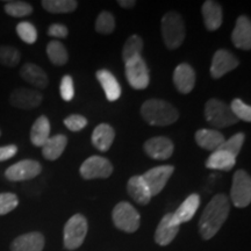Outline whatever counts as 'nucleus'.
<instances>
[{"mask_svg":"<svg viewBox=\"0 0 251 251\" xmlns=\"http://www.w3.org/2000/svg\"><path fill=\"white\" fill-rule=\"evenodd\" d=\"M230 212V200L224 193L212 198L203 209L199 221V234L203 240H211L228 219Z\"/></svg>","mask_w":251,"mask_h":251,"instance_id":"nucleus-1","label":"nucleus"},{"mask_svg":"<svg viewBox=\"0 0 251 251\" xmlns=\"http://www.w3.org/2000/svg\"><path fill=\"white\" fill-rule=\"evenodd\" d=\"M143 120L150 126L165 127L175 124L179 118V112L170 102L162 99H149L141 107Z\"/></svg>","mask_w":251,"mask_h":251,"instance_id":"nucleus-2","label":"nucleus"},{"mask_svg":"<svg viewBox=\"0 0 251 251\" xmlns=\"http://www.w3.org/2000/svg\"><path fill=\"white\" fill-rule=\"evenodd\" d=\"M162 37L164 41L166 48L174 50L179 48L183 45L185 34L184 20L181 15L177 12H168L162 18Z\"/></svg>","mask_w":251,"mask_h":251,"instance_id":"nucleus-3","label":"nucleus"},{"mask_svg":"<svg viewBox=\"0 0 251 251\" xmlns=\"http://www.w3.org/2000/svg\"><path fill=\"white\" fill-rule=\"evenodd\" d=\"M89 226L84 215L75 214L68 220L63 230V242L68 250H75L79 248L85 241Z\"/></svg>","mask_w":251,"mask_h":251,"instance_id":"nucleus-4","label":"nucleus"},{"mask_svg":"<svg viewBox=\"0 0 251 251\" xmlns=\"http://www.w3.org/2000/svg\"><path fill=\"white\" fill-rule=\"evenodd\" d=\"M205 118L215 128L230 127L237 124V119L227 103L219 99H209L205 105Z\"/></svg>","mask_w":251,"mask_h":251,"instance_id":"nucleus-5","label":"nucleus"},{"mask_svg":"<svg viewBox=\"0 0 251 251\" xmlns=\"http://www.w3.org/2000/svg\"><path fill=\"white\" fill-rule=\"evenodd\" d=\"M113 224L126 233H135L140 228L141 216L139 212L127 201L119 202L112 213Z\"/></svg>","mask_w":251,"mask_h":251,"instance_id":"nucleus-6","label":"nucleus"},{"mask_svg":"<svg viewBox=\"0 0 251 251\" xmlns=\"http://www.w3.org/2000/svg\"><path fill=\"white\" fill-rule=\"evenodd\" d=\"M231 202L237 208H244L251 202V178L244 170L235 172L230 190Z\"/></svg>","mask_w":251,"mask_h":251,"instance_id":"nucleus-7","label":"nucleus"},{"mask_svg":"<svg viewBox=\"0 0 251 251\" xmlns=\"http://www.w3.org/2000/svg\"><path fill=\"white\" fill-rule=\"evenodd\" d=\"M126 78L135 90L147 89L150 83L149 69L142 56L135 57L125 63Z\"/></svg>","mask_w":251,"mask_h":251,"instance_id":"nucleus-8","label":"nucleus"},{"mask_svg":"<svg viewBox=\"0 0 251 251\" xmlns=\"http://www.w3.org/2000/svg\"><path fill=\"white\" fill-rule=\"evenodd\" d=\"M79 174L86 180L105 179L113 174V165L105 157L91 156L81 164Z\"/></svg>","mask_w":251,"mask_h":251,"instance_id":"nucleus-9","label":"nucleus"},{"mask_svg":"<svg viewBox=\"0 0 251 251\" xmlns=\"http://www.w3.org/2000/svg\"><path fill=\"white\" fill-rule=\"evenodd\" d=\"M42 172V165L34 159H24L11 165L5 171L6 179L9 181H26L34 179Z\"/></svg>","mask_w":251,"mask_h":251,"instance_id":"nucleus-10","label":"nucleus"},{"mask_svg":"<svg viewBox=\"0 0 251 251\" xmlns=\"http://www.w3.org/2000/svg\"><path fill=\"white\" fill-rule=\"evenodd\" d=\"M174 171L175 168L172 165H161L144 172L142 178L144 183L148 186L151 197L157 196L161 191H163V188L165 187Z\"/></svg>","mask_w":251,"mask_h":251,"instance_id":"nucleus-11","label":"nucleus"},{"mask_svg":"<svg viewBox=\"0 0 251 251\" xmlns=\"http://www.w3.org/2000/svg\"><path fill=\"white\" fill-rule=\"evenodd\" d=\"M238 65H240V61L236 56L226 49H219L213 56L211 76L214 79H219L227 75L228 72L235 70Z\"/></svg>","mask_w":251,"mask_h":251,"instance_id":"nucleus-12","label":"nucleus"},{"mask_svg":"<svg viewBox=\"0 0 251 251\" xmlns=\"http://www.w3.org/2000/svg\"><path fill=\"white\" fill-rule=\"evenodd\" d=\"M43 100L40 91L28 87H18L9 97V102L13 107L20 109H33L39 107Z\"/></svg>","mask_w":251,"mask_h":251,"instance_id":"nucleus-13","label":"nucleus"},{"mask_svg":"<svg viewBox=\"0 0 251 251\" xmlns=\"http://www.w3.org/2000/svg\"><path fill=\"white\" fill-rule=\"evenodd\" d=\"M143 149L147 155L157 161L169 159L174 153V143L169 137L157 136L149 139L143 144Z\"/></svg>","mask_w":251,"mask_h":251,"instance_id":"nucleus-14","label":"nucleus"},{"mask_svg":"<svg viewBox=\"0 0 251 251\" xmlns=\"http://www.w3.org/2000/svg\"><path fill=\"white\" fill-rule=\"evenodd\" d=\"M180 225L176 222L174 213H168L163 216L155 231V242L158 246L165 247L170 244L179 231Z\"/></svg>","mask_w":251,"mask_h":251,"instance_id":"nucleus-15","label":"nucleus"},{"mask_svg":"<svg viewBox=\"0 0 251 251\" xmlns=\"http://www.w3.org/2000/svg\"><path fill=\"white\" fill-rule=\"evenodd\" d=\"M231 41L235 48L246 51L251 49V21L247 15H241L237 18L231 33Z\"/></svg>","mask_w":251,"mask_h":251,"instance_id":"nucleus-16","label":"nucleus"},{"mask_svg":"<svg viewBox=\"0 0 251 251\" xmlns=\"http://www.w3.org/2000/svg\"><path fill=\"white\" fill-rule=\"evenodd\" d=\"M174 84L178 92L187 94L194 89L196 85V72L187 63H181L175 69Z\"/></svg>","mask_w":251,"mask_h":251,"instance_id":"nucleus-17","label":"nucleus"},{"mask_svg":"<svg viewBox=\"0 0 251 251\" xmlns=\"http://www.w3.org/2000/svg\"><path fill=\"white\" fill-rule=\"evenodd\" d=\"M45 236L39 231L20 235L11 243V251H42Z\"/></svg>","mask_w":251,"mask_h":251,"instance_id":"nucleus-18","label":"nucleus"},{"mask_svg":"<svg viewBox=\"0 0 251 251\" xmlns=\"http://www.w3.org/2000/svg\"><path fill=\"white\" fill-rule=\"evenodd\" d=\"M96 77L103 89V92H105L108 101H117L121 97L122 91L120 84H119L114 75L106 69H101V70L97 71Z\"/></svg>","mask_w":251,"mask_h":251,"instance_id":"nucleus-19","label":"nucleus"},{"mask_svg":"<svg viewBox=\"0 0 251 251\" xmlns=\"http://www.w3.org/2000/svg\"><path fill=\"white\" fill-rule=\"evenodd\" d=\"M20 76L36 89H46L49 84L48 75L46 74V71L34 63L24 64L20 70Z\"/></svg>","mask_w":251,"mask_h":251,"instance_id":"nucleus-20","label":"nucleus"},{"mask_svg":"<svg viewBox=\"0 0 251 251\" xmlns=\"http://www.w3.org/2000/svg\"><path fill=\"white\" fill-rule=\"evenodd\" d=\"M115 139V130L112 126L100 124L94 128L92 133V144L99 151L106 152L112 147Z\"/></svg>","mask_w":251,"mask_h":251,"instance_id":"nucleus-21","label":"nucleus"},{"mask_svg":"<svg viewBox=\"0 0 251 251\" xmlns=\"http://www.w3.org/2000/svg\"><path fill=\"white\" fill-rule=\"evenodd\" d=\"M226 141L224 134L215 129H200L196 133V142L200 148L214 152Z\"/></svg>","mask_w":251,"mask_h":251,"instance_id":"nucleus-22","label":"nucleus"},{"mask_svg":"<svg viewBox=\"0 0 251 251\" xmlns=\"http://www.w3.org/2000/svg\"><path fill=\"white\" fill-rule=\"evenodd\" d=\"M127 192L139 205H148L151 200L149 188L144 183L142 176H134L127 183Z\"/></svg>","mask_w":251,"mask_h":251,"instance_id":"nucleus-23","label":"nucleus"},{"mask_svg":"<svg viewBox=\"0 0 251 251\" xmlns=\"http://www.w3.org/2000/svg\"><path fill=\"white\" fill-rule=\"evenodd\" d=\"M203 23L207 30L214 31L222 25V7L213 0H207L202 5Z\"/></svg>","mask_w":251,"mask_h":251,"instance_id":"nucleus-24","label":"nucleus"},{"mask_svg":"<svg viewBox=\"0 0 251 251\" xmlns=\"http://www.w3.org/2000/svg\"><path fill=\"white\" fill-rule=\"evenodd\" d=\"M200 206V197L199 194L193 193L188 196L184 202L178 207V209L174 213V219L177 224H185L188 222L196 214L198 208Z\"/></svg>","mask_w":251,"mask_h":251,"instance_id":"nucleus-25","label":"nucleus"},{"mask_svg":"<svg viewBox=\"0 0 251 251\" xmlns=\"http://www.w3.org/2000/svg\"><path fill=\"white\" fill-rule=\"evenodd\" d=\"M68 144V137L63 134L49 137L42 146V155L48 161H56L64 152Z\"/></svg>","mask_w":251,"mask_h":251,"instance_id":"nucleus-26","label":"nucleus"},{"mask_svg":"<svg viewBox=\"0 0 251 251\" xmlns=\"http://www.w3.org/2000/svg\"><path fill=\"white\" fill-rule=\"evenodd\" d=\"M236 164V157L224 150H216L212 152L206 161V168L211 170L219 171H230Z\"/></svg>","mask_w":251,"mask_h":251,"instance_id":"nucleus-27","label":"nucleus"},{"mask_svg":"<svg viewBox=\"0 0 251 251\" xmlns=\"http://www.w3.org/2000/svg\"><path fill=\"white\" fill-rule=\"evenodd\" d=\"M50 137V122L46 115L36 119L30 129V142L35 147H42Z\"/></svg>","mask_w":251,"mask_h":251,"instance_id":"nucleus-28","label":"nucleus"},{"mask_svg":"<svg viewBox=\"0 0 251 251\" xmlns=\"http://www.w3.org/2000/svg\"><path fill=\"white\" fill-rule=\"evenodd\" d=\"M47 55H48L49 61L54 65H62L67 64L69 61V55L64 45L57 40L50 41L47 46Z\"/></svg>","mask_w":251,"mask_h":251,"instance_id":"nucleus-29","label":"nucleus"},{"mask_svg":"<svg viewBox=\"0 0 251 251\" xmlns=\"http://www.w3.org/2000/svg\"><path fill=\"white\" fill-rule=\"evenodd\" d=\"M76 0H43L42 7L52 14L71 13L77 8Z\"/></svg>","mask_w":251,"mask_h":251,"instance_id":"nucleus-30","label":"nucleus"},{"mask_svg":"<svg viewBox=\"0 0 251 251\" xmlns=\"http://www.w3.org/2000/svg\"><path fill=\"white\" fill-rule=\"evenodd\" d=\"M143 40L139 35H131L126 41L124 48H122V59L124 62H128L135 57L142 56Z\"/></svg>","mask_w":251,"mask_h":251,"instance_id":"nucleus-31","label":"nucleus"},{"mask_svg":"<svg viewBox=\"0 0 251 251\" xmlns=\"http://www.w3.org/2000/svg\"><path fill=\"white\" fill-rule=\"evenodd\" d=\"M6 14L13 18L28 17L33 13V6L26 1H8L4 6Z\"/></svg>","mask_w":251,"mask_h":251,"instance_id":"nucleus-32","label":"nucleus"},{"mask_svg":"<svg viewBox=\"0 0 251 251\" xmlns=\"http://www.w3.org/2000/svg\"><path fill=\"white\" fill-rule=\"evenodd\" d=\"M21 59L20 51L14 47L0 46V64L8 68L17 67Z\"/></svg>","mask_w":251,"mask_h":251,"instance_id":"nucleus-33","label":"nucleus"},{"mask_svg":"<svg viewBox=\"0 0 251 251\" xmlns=\"http://www.w3.org/2000/svg\"><path fill=\"white\" fill-rule=\"evenodd\" d=\"M115 29V19L111 12L103 11L99 14L96 23V30L102 35H109Z\"/></svg>","mask_w":251,"mask_h":251,"instance_id":"nucleus-34","label":"nucleus"},{"mask_svg":"<svg viewBox=\"0 0 251 251\" xmlns=\"http://www.w3.org/2000/svg\"><path fill=\"white\" fill-rule=\"evenodd\" d=\"M244 141H246V135L243 133H237L233 135L230 139L226 140L219 150H224V151L230 153L234 157H237L241 149H242Z\"/></svg>","mask_w":251,"mask_h":251,"instance_id":"nucleus-35","label":"nucleus"},{"mask_svg":"<svg viewBox=\"0 0 251 251\" xmlns=\"http://www.w3.org/2000/svg\"><path fill=\"white\" fill-rule=\"evenodd\" d=\"M17 34L21 40L27 45H34L37 40V30L33 24L28 21H23L18 24Z\"/></svg>","mask_w":251,"mask_h":251,"instance_id":"nucleus-36","label":"nucleus"},{"mask_svg":"<svg viewBox=\"0 0 251 251\" xmlns=\"http://www.w3.org/2000/svg\"><path fill=\"white\" fill-rule=\"evenodd\" d=\"M229 107H230L231 112H233V114L237 120H242L246 122L251 121V107L249 105H247L246 102H243L241 99H234Z\"/></svg>","mask_w":251,"mask_h":251,"instance_id":"nucleus-37","label":"nucleus"},{"mask_svg":"<svg viewBox=\"0 0 251 251\" xmlns=\"http://www.w3.org/2000/svg\"><path fill=\"white\" fill-rule=\"evenodd\" d=\"M19 205V198L14 193H0V215H6L14 211Z\"/></svg>","mask_w":251,"mask_h":251,"instance_id":"nucleus-38","label":"nucleus"},{"mask_svg":"<svg viewBox=\"0 0 251 251\" xmlns=\"http://www.w3.org/2000/svg\"><path fill=\"white\" fill-rule=\"evenodd\" d=\"M59 93H61L62 99L64 101H71L75 97V87H74V80L72 77L69 75L63 76L61 79V84H59Z\"/></svg>","mask_w":251,"mask_h":251,"instance_id":"nucleus-39","label":"nucleus"},{"mask_svg":"<svg viewBox=\"0 0 251 251\" xmlns=\"http://www.w3.org/2000/svg\"><path fill=\"white\" fill-rule=\"evenodd\" d=\"M64 125L69 130L71 131H79L87 126V119L83 115L72 114L64 119Z\"/></svg>","mask_w":251,"mask_h":251,"instance_id":"nucleus-40","label":"nucleus"},{"mask_svg":"<svg viewBox=\"0 0 251 251\" xmlns=\"http://www.w3.org/2000/svg\"><path fill=\"white\" fill-rule=\"evenodd\" d=\"M69 30L65 25L62 24H52L48 28V35L56 39H65L68 36Z\"/></svg>","mask_w":251,"mask_h":251,"instance_id":"nucleus-41","label":"nucleus"},{"mask_svg":"<svg viewBox=\"0 0 251 251\" xmlns=\"http://www.w3.org/2000/svg\"><path fill=\"white\" fill-rule=\"evenodd\" d=\"M18 152V147L15 144H8V146L0 147V162H5L14 157Z\"/></svg>","mask_w":251,"mask_h":251,"instance_id":"nucleus-42","label":"nucleus"},{"mask_svg":"<svg viewBox=\"0 0 251 251\" xmlns=\"http://www.w3.org/2000/svg\"><path fill=\"white\" fill-rule=\"evenodd\" d=\"M118 4L121 6L122 8H133L136 5L135 0H119Z\"/></svg>","mask_w":251,"mask_h":251,"instance_id":"nucleus-43","label":"nucleus"},{"mask_svg":"<svg viewBox=\"0 0 251 251\" xmlns=\"http://www.w3.org/2000/svg\"><path fill=\"white\" fill-rule=\"evenodd\" d=\"M0 136H1V130H0Z\"/></svg>","mask_w":251,"mask_h":251,"instance_id":"nucleus-44","label":"nucleus"}]
</instances>
